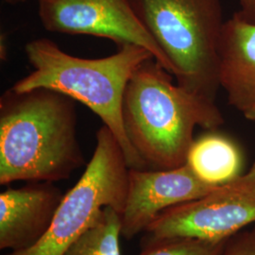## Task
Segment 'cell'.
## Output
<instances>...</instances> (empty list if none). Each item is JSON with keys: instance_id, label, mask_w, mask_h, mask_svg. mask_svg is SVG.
Wrapping results in <instances>:
<instances>
[{"instance_id": "3957f363", "label": "cell", "mask_w": 255, "mask_h": 255, "mask_svg": "<svg viewBox=\"0 0 255 255\" xmlns=\"http://www.w3.org/2000/svg\"><path fill=\"white\" fill-rule=\"evenodd\" d=\"M25 52L32 70L10 89L26 92L46 88L80 101L113 131L128 167L147 169L128 139L122 105L131 76L141 64L154 58L149 50L128 44L108 57L85 59L68 54L53 41L41 38L27 43Z\"/></svg>"}, {"instance_id": "6da1fadb", "label": "cell", "mask_w": 255, "mask_h": 255, "mask_svg": "<svg viewBox=\"0 0 255 255\" xmlns=\"http://www.w3.org/2000/svg\"><path fill=\"white\" fill-rule=\"evenodd\" d=\"M74 100L38 88L9 89L0 100V184L68 179L84 158Z\"/></svg>"}, {"instance_id": "ba28073f", "label": "cell", "mask_w": 255, "mask_h": 255, "mask_svg": "<svg viewBox=\"0 0 255 255\" xmlns=\"http://www.w3.org/2000/svg\"><path fill=\"white\" fill-rule=\"evenodd\" d=\"M216 187L201 181L186 164L164 170L129 168L121 236L132 239L164 211L198 200Z\"/></svg>"}, {"instance_id": "9c48e42d", "label": "cell", "mask_w": 255, "mask_h": 255, "mask_svg": "<svg viewBox=\"0 0 255 255\" xmlns=\"http://www.w3.org/2000/svg\"><path fill=\"white\" fill-rule=\"evenodd\" d=\"M64 194L53 182H32L0 194V250H28L45 237Z\"/></svg>"}, {"instance_id": "2e32d148", "label": "cell", "mask_w": 255, "mask_h": 255, "mask_svg": "<svg viewBox=\"0 0 255 255\" xmlns=\"http://www.w3.org/2000/svg\"><path fill=\"white\" fill-rule=\"evenodd\" d=\"M7 3H9V4H16V3H18V2H22L21 0H5Z\"/></svg>"}, {"instance_id": "4fadbf2b", "label": "cell", "mask_w": 255, "mask_h": 255, "mask_svg": "<svg viewBox=\"0 0 255 255\" xmlns=\"http://www.w3.org/2000/svg\"><path fill=\"white\" fill-rule=\"evenodd\" d=\"M228 240L211 241L193 237L171 238L143 247L138 255H221Z\"/></svg>"}, {"instance_id": "7c38bea8", "label": "cell", "mask_w": 255, "mask_h": 255, "mask_svg": "<svg viewBox=\"0 0 255 255\" xmlns=\"http://www.w3.org/2000/svg\"><path fill=\"white\" fill-rule=\"evenodd\" d=\"M120 237L121 214L113 207H105L63 255H121Z\"/></svg>"}, {"instance_id": "5bb4252c", "label": "cell", "mask_w": 255, "mask_h": 255, "mask_svg": "<svg viewBox=\"0 0 255 255\" xmlns=\"http://www.w3.org/2000/svg\"><path fill=\"white\" fill-rule=\"evenodd\" d=\"M221 255H255V227L231 237Z\"/></svg>"}, {"instance_id": "9a60e30c", "label": "cell", "mask_w": 255, "mask_h": 255, "mask_svg": "<svg viewBox=\"0 0 255 255\" xmlns=\"http://www.w3.org/2000/svg\"><path fill=\"white\" fill-rule=\"evenodd\" d=\"M240 9L236 12L240 18L255 24V0H238Z\"/></svg>"}, {"instance_id": "30bf717a", "label": "cell", "mask_w": 255, "mask_h": 255, "mask_svg": "<svg viewBox=\"0 0 255 255\" xmlns=\"http://www.w3.org/2000/svg\"><path fill=\"white\" fill-rule=\"evenodd\" d=\"M219 82L229 104L255 122V24L234 14L219 43Z\"/></svg>"}, {"instance_id": "277c9868", "label": "cell", "mask_w": 255, "mask_h": 255, "mask_svg": "<svg viewBox=\"0 0 255 255\" xmlns=\"http://www.w3.org/2000/svg\"><path fill=\"white\" fill-rule=\"evenodd\" d=\"M140 22L164 52L183 89L216 103L219 43L223 25L220 0H129Z\"/></svg>"}, {"instance_id": "8992f818", "label": "cell", "mask_w": 255, "mask_h": 255, "mask_svg": "<svg viewBox=\"0 0 255 255\" xmlns=\"http://www.w3.org/2000/svg\"><path fill=\"white\" fill-rule=\"evenodd\" d=\"M255 223V162L246 173L198 200L162 213L147 227L143 247L179 237L228 240Z\"/></svg>"}, {"instance_id": "e0dca14e", "label": "cell", "mask_w": 255, "mask_h": 255, "mask_svg": "<svg viewBox=\"0 0 255 255\" xmlns=\"http://www.w3.org/2000/svg\"><path fill=\"white\" fill-rule=\"evenodd\" d=\"M21 1H22V2H24V1H26V0H21Z\"/></svg>"}, {"instance_id": "7a4b0ae2", "label": "cell", "mask_w": 255, "mask_h": 255, "mask_svg": "<svg viewBox=\"0 0 255 255\" xmlns=\"http://www.w3.org/2000/svg\"><path fill=\"white\" fill-rule=\"evenodd\" d=\"M122 119L146 167L159 170L185 164L196 127L213 130L224 122L216 103L175 84L154 58L141 64L128 83Z\"/></svg>"}, {"instance_id": "8fae6325", "label": "cell", "mask_w": 255, "mask_h": 255, "mask_svg": "<svg viewBox=\"0 0 255 255\" xmlns=\"http://www.w3.org/2000/svg\"><path fill=\"white\" fill-rule=\"evenodd\" d=\"M185 164L202 182L219 186L239 177L244 162L234 140L212 131L194 140Z\"/></svg>"}, {"instance_id": "5b68a950", "label": "cell", "mask_w": 255, "mask_h": 255, "mask_svg": "<svg viewBox=\"0 0 255 255\" xmlns=\"http://www.w3.org/2000/svg\"><path fill=\"white\" fill-rule=\"evenodd\" d=\"M84 172L64 194L54 219L35 246L7 255H63L91 226L105 207L122 213L127 195L129 167L117 137L102 125Z\"/></svg>"}, {"instance_id": "52a82bcc", "label": "cell", "mask_w": 255, "mask_h": 255, "mask_svg": "<svg viewBox=\"0 0 255 255\" xmlns=\"http://www.w3.org/2000/svg\"><path fill=\"white\" fill-rule=\"evenodd\" d=\"M39 16L51 32L106 38L119 47L143 46L172 75L167 58L137 17L129 0H39Z\"/></svg>"}]
</instances>
